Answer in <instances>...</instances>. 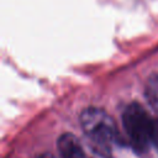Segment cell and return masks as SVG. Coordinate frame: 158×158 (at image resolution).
Here are the masks:
<instances>
[{"instance_id": "cell-6", "label": "cell", "mask_w": 158, "mask_h": 158, "mask_svg": "<svg viewBox=\"0 0 158 158\" xmlns=\"http://www.w3.org/2000/svg\"><path fill=\"white\" fill-rule=\"evenodd\" d=\"M37 158H51L49 156H47V154H41V156H38Z\"/></svg>"}, {"instance_id": "cell-5", "label": "cell", "mask_w": 158, "mask_h": 158, "mask_svg": "<svg viewBox=\"0 0 158 158\" xmlns=\"http://www.w3.org/2000/svg\"><path fill=\"white\" fill-rule=\"evenodd\" d=\"M151 143L154 146V148L158 152V118L153 120L152 126V133H151Z\"/></svg>"}, {"instance_id": "cell-4", "label": "cell", "mask_w": 158, "mask_h": 158, "mask_svg": "<svg viewBox=\"0 0 158 158\" xmlns=\"http://www.w3.org/2000/svg\"><path fill=\"white\" fill-rule=\"evenodd\" d=\"M144 95L149 104V106L158 112V73L152 74L146 83Z\"/></svg>"}, {"instance_id": "cell-1", "label": "cell", "mask_w": 158, "mask_h": 158, "mask_svg": "<svg viewBox=\"0 0 158 158\" xmlns=\"http://www.w3.org/2000/svg\"><path fill=\"white\" fill-rule=\"evenodd\" d=\"M80 125L99 153L109 158L111 144L118 141V131L114 118L102 109L86 107L80 114Z\"/></svg>"}, {"instance_id": "cell-3", "label": "cell", "mask_w": 158, "mask_h": 158, "mask_svg": "<svg viewBox=\"0 0 158 158\" xmlns=\"http://www.w3.org/2000/svg\"><path fill=\"white\" fill-rule=\"evenodd\" d=\"M60 158H88L80 142L72 133H63L57 142Z\"/></svg>"}, {"instance_id": "cell-2", "label": "cell", "mask_w": 158, "mask_h": 158, "mask_svg": "<svg viewBox=\"0 0 158 158\" xmlns=\"http://www.w3.org/2000/svg\"><path fill=\"white\" fill-rule=\"evenodd\" d=\"M122 125L128 141L136 152H144L151 143L153 120L138 102H131L122 114Z\"/></svg>"}]
</instances>
